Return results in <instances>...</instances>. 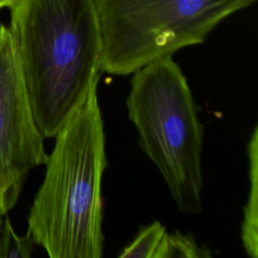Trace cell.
I'll use <instances>...</instances> for the list:
<instances>
[{"label": "cell", "instance_id": "obj_10", "mask_svg": "<svg viewBox=\"0 0 258 258\" xmlns=\"http://www.w3.org/2000/svg\"><path fill=\"white\" fill-rule=\"evenodd\" d=\"M15 0H0V10L3 8H9Z\"/></svg>", "mask_w": 258, "mask_h": 258}, {"label": "cell", "instance_id": "obj_7", "mask_svg": "<svg viewBox=\"0 0 258 258\" xmlns=\"http://www.w3.org/2000/svg\"><path fill=\"white\" fill-rule=\"evenodd\" d=\"M120 258H169V233L158 221L143 228L119 254Z\"/></svg>", "mask_w": 258, "mask_h": 258}, {"label": "cell", "instance_id": "obj_2", "mask_svg": "<svg viewBox=\"0 0 258 258\" xmlns=\"http://www.w3.org/2000/svg\"><path fill=\"white\" fill-rule=\"evenodd\" d=\"M53 138L26 234L50 258H100L107 156L98 85Z\"/></svg>", "mask_w": 258, "mask_h": 258}, {"label": "cell", "instance_id": "obj_9", "mask_svg": "<svg viewBox=\"0 0 258 258\" xmlns=\"http://www.w3.org/2000/svg\"><path fill=\"white\" fill-rule=\"evenodd\" d=\"M14 228L7 216V213L0 211V258H5V250L8 237Z\"/></svg>", "mask_w": 258, "mask_h": 258}, {"label": "cell", "instance_id": "obj_6", "mask_svg": "<svg viewBox=\"0 0 258 258\" xmlns=\"http://www.w3.org/2000/svg\"><path fill=\"white\" fill-rule=\"evenodd\" d=\"M249 194L243 209L241 240L249 257H258V128L254 127L247 145Z\"/></svg>", "mask_w": 258, "mask_h": 258}, {"label": "cell", "instance_id": "obj_1", "mask_svg": "<svg viewBox=\"0 0 258 258\" xmlns=\"http://www.w3.org/2000/svg\"><path fill=\"white\" fill-rule=\"evenodd\" d=\"M13 41L30 106L44 138H53L99 84L103 40L95 0H15Z\"/></svg>", "mask_w": 258, "mask_h": 258}, {"label": "cell", "instance_id": "obj_4", "mask_svg": "<svg viewBox=\"0 0 258 258\" xmlns=\"http://www.w3.org/2000/svg\"><path fill=\"white\" fill-rule=\"evenodd\" d=\"M256 0H95L102 71L132 75L158 58L203 43L225 18Z\"/></svg>", "mask_w": 258, "mask_h": 258}, {"label": "cell", "instance_id": "obj_3", "mask_svg": "<svg viewBox=\"0 0 258 258\" xmlns=\"http://www.w3.org/2000/svg\"><path fill=\"white\" fill-rule=\"evenodd\" d=\"M132 75L126 107L138 143L177 209L198 214L203 210L204 126L187 80L172 56L153 60Z\"/></svg>", "mask_w": 258, "mask_h": 258}, {"label": "cell", "instance_id": "obj_5", "mask_svg": "<svg viewBox=\"0 0 258 258\" xmlns=\"http://www.w3.org/2000/svg\"><path fill=\"white\" fill-rule=\"evenodd\" d=\"M44 136L28 99L7 26L0 28V211L16 205L29 173L45 163Z\"/></svg>", "mask_w": 258, "mask_h": 258}, {"label": "cell", "instance_id": "obj_11", "mask_svg": "<svg viewBox=\"0 0 258 258\" xmlns=\"http://www.w3.org/2000/svg\"><path fill=\"white\" fill-rule=\"evenodd\" d=\"M1 26H2V23H1V22H0V28H1Z\"/></svg>", "mask_w": 258, "mask_h": 258}, {"label": "cell", "instance_id": "obj_8", "mask_svg": "<svg viewBox=\"0 0 258 258\" xmlns=\"http://www.w3.org/2000/svg\"><path fill=\"white\" fill-rule=\"evenodd\" d=\"M210 250L200 245L191 235L175 231L169 234V258H201L210 257Z\"/></svg>", "mask_w": 258, "mask_h": 258}]
</instances>
